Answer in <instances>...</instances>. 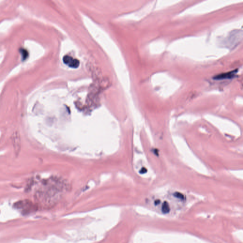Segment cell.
<instances>
[{"mask_svg": "<svg viewBox=\"0 0 243 243\" xmlns=\"http://www.w3.org/2000/svg\"><path fill=\"white\" fill-rule=\"evenodd\" d=\"M63 61L66 65L71 68H77L79 66V61L70 56H65L63 58Z\"/></svg>", "mask_w": 243, "mask_h": 243, "instance_id": "obj_1", "label": "cell"}, {"mask_svg": "<svg viewBox=\"0 0 243 243\" xmlns=\"http://www.w3.org/2000/svg\"><path fill=\"white\" fill-rule=\"evenodd\" d=\"M238 72V70H235L228 72L221 73L214 77L215 80L231 79L235 77L236 73Z\"/></svg>", "mask_w": 243, "mask_h": 243, "instance_id": "obj_2", "label": "cell"}, {"mask_svg": "<svg viewBox=\"0 0 243 243\" xmlns=\"http://www.w3.org/2000/svg\"><path fill=\"white\" fill-rule=\"evenodd\" d=\"M13 142L14 150L16 154H18L21 149V138L20 134L17 132H14L13 135Z\"/></svg>", "mask_w": 243, "mask_h": 243, "instance_id": "obj_3", "label": "cell"}, {"mask_svg": "<svg viewBox=\"0 0 243 243\" xmlns=\"http://www.w3.org/2000/svg\"><path fill=\"white\" fill-rule=\"evenodd\" d=\"M31 205V202L26 201L17 202L15 204V208L18 209H28L29 207H30Z\"/></svg>", "mask_w": 243, "mask_h": 243, "instance_id": "obj_4", "label": "cell"}, {"mask_svg": "<svg viewBox=\"0 0 243 243\" xmlns=\"http://www.w3.org/2000/svg\"><path fill=\"white\" fill-rule=\"evenodd\" d=\"M21 53L22 55L23 60H25L26 58H27V57H28V53L27 52V50H21Z\"/></svg>", "mask_w": 243, "mask_h": 243, "instance_id": "obj_5", "label": "cell"}, {"mask_svg": "<svg viewBox=\"0 0 243 243\" xmlns=\"http://www.w3.org/2000/svg\"><path fill=\"white\" fill-rule=\"evenodd\" d=\"M146 172L147 169L145 168H142V169L141 170V171H140V173L141 174L145 173H146Z\"/></svg>", "mask_w": 243, "mask_h": 243, "instance_id": "obj_6", "label": "cell"}]
</instances>
